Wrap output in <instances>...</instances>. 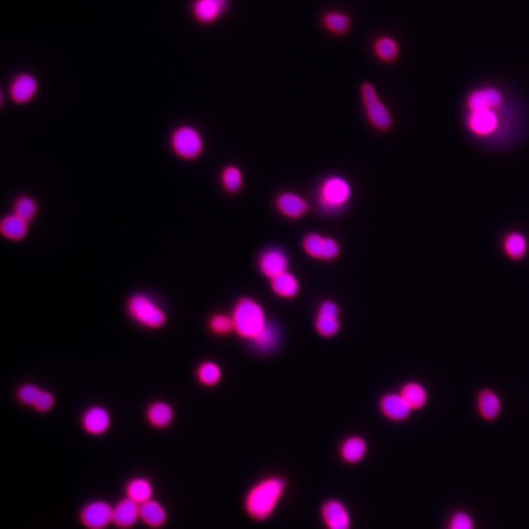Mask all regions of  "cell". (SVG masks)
I'll return each mask as SVG.
<instances>
[{
  "mask_svg": "<svg viewBox=\"0 0 529 529\" xmlns=\"http://www.w3.org/2000/svg\"><path fill=\"white\" fill-rule=\"evenodd\" d=\"M286 489V480L279 475H271L259 480L245 494V514L257 523L268 521L278 509Z\"/></svg>",
  "mask_w": 529,
  "mask_h": 529,
  "instance_id": "1",
  "label": "cell"
},
{
  "mask_svg": "<svg viewBox=\"0 0 529 529\" xmlns=\"http://www.w3.org/2000/svg\"><path fill=\"white\" fill-rule=\"evenodd\" d=\"M232 317L234 332L250 341H253L269 325L264 308L253 298H240L232 309Z\"/></svg>",
  "mask_w": 529,
  "mask_h": 529,
  "instance_id": "2",
  "label": "cell"
},
{
  "mask_svg": "<svg viewBox=\"0 0 529 529\" xmlns=\"http://www.w3.org/2000/svg\"><path fill=\"white\" fill-rule=\"evenodd\" d=\"M352 195V185L347 178L339 175L330 176L318 188V205L325 212H339L346 207Z\"/></svg>",
  "mask_w": 529,
  "mask_h": 529,
  "instance_id": "3",
  "label": "cell"
},
{
  "mask_svg": "<svg viewBox=\"0 0 529 529\" xmlns=\"http://www.w3.org/2000/svg\"><path fill=\"white\" fill-rule=\"evenodd\" d=\"M127 311L136 322L148 328L165 325L166 313L149 296L136 294L127 302Z\"/></svg>",
  "mask_w": 529,
  "mask_h": 529,
  "instance_id": "4",
  "label": "cell"
},
{
  "mask_svg": "<svg viewBox=\"0 0 529 529\" xmlns=\"http://www.w3.org/2000/svg\"><path fill=\"white\" fill-rule=\"evenodd\" d=\"M301 245L308 256L318 261H332L337 259L341 252L339 242L337 239L318 232L306 234Z\"/></svg>",
  "mask_w": 529,
  "mask_h": 529,
  "instance_id": "5",
  "label": "cell"
},
{
  "mask_svg": "<svg viewBox=\"0 0 529 529\" xmlns=\"http://www.w3.org/2000/svg\"><path fill=\"white\" fill-rule=\"evenodd\" d=\"M171 146L178 156L193 159L200 155L204 147L202 136L197 129L190 126L178 127L171 136Z\"/></svg>",
  "mask_w": 529,
  "mask_h": 529,
  "instance_id": "6",
  "label": "cell"
},
{
  "mask_svg": "<svg viewBox=\"0 0 529 529\" xmlns=\"http://www.w3.org/2000/svg\"><path fill=\"white\" fill-rule=\"evenodd\" d=\"M320 519L327 529H351L352 516L346 505L338 499H328L320 507Z\"/></svg>",
  "mask_w": 529,
  "mask_h": 529,
  "instance_id": "7",
  "label": "cell"
},
{
  "mask_svg": "<svg viewBox=\"0 0 529 529\" xmlns=\"http://www.w3.org/2000/svg\"><path fill=\"white\" fill-rule=\"evenodd\" d=\"M467 127L472 134L479 137L493 136L498 131L500 119L496 110L484 109L470 111Z\"/></svg>",
  "mask_w": 529,
  "mask_h": 529,
  "instance_id": "8",
  "label": "cell"
},
{
  "mask_svg": "<svg viewBox=\"0 0 529 529\" xmlns=\"http://www.w3.org/2000/svg\"><path fill=\"white\" fill-rule=\"evenodd\" d=\"M339 307L334 301L325 300L318 307L315 327L318 334L333 337L340 330Z\"/></svg>",
  "mask_w": 529,
  "mask_h": 529,
  "instance_id": "9",
  "label": "cell"
},
{
  "mask_svg": "<svg viewBox=\"0 0 529 529\" xmlns=\"http://www.w3.org/2000/svg\"><path fill=\"white\" fill-rule=\"evenodd\" d=\"M258 266L260 271L271 279L288 271L289 258L283 249L271 247L260 255Z\"/></svg>",
  "mask_w": 529,
  "mask_h": 529,
  "instance_id": "10",
  "label": "cell"
},
{
  "mask_svg": "<svg viewBox=\"0 0 529 529\" xmlns=\"http://www.w3.org/2000/svg\"><path fill=\"white\" fill-rule=\"evenodd\" d=\"M276 208L284 217L297 220L307 214L310 210V205L308 201L298 193L283 191L276 197Z\"/></svg>",
  "mask_w": 529,
  "mask_h": 529,
  "instance_id": "11",
  "label": "cell"
},
{
  "mask_svg": "<svg viewBox=\"0 0 529 529\" xmlns=\"http://www.w3.org/2000/svg\"><path fill=\"white\" fill-rule=\"evenodd\" d=\"M113 508L104 501H93L83 509V523L90 529H103L111 523Z\"/></svg>",
  "mask_w": 529,
  "mask_h": 529,
  "instance_id": "12",
  "label": "cell"
},
{
  "mask_svg": "<svg viewBox=\"0 0 529 529\" xmlns=\"http://www.w3.org/2000/svg\"><path fill=\"white\" fill-rule=\"evenodd\" d=\"M379 408L386 418L393 421L408 420L414 411L408 402L401 395L400 392L384 394L379 401Z\"/></svg>",
  "mask_w": 529,
  "mask_h": 529,
  "instance_id": "13",
  "label": "cell"
},
{
  "mask_svg": "<svg viewBox=\"0 0 529 529\" xmlns=\"http://www.w3.org/2000/svg\"><path fill=\"white\" fill-rule=\"evenodd\" d=\"M83 430L92 435H101L111 425V416L102 406H92L83 413L82 418Z\"/></svg>",
  "mask_w": 529,
  "mask_h": 529,
  "instance_id": "14",
  "label": "cell"
},
{
  "mask_svg": "<svg viewBox=\"0 0 529 529\" xmlns=\"http://www.w3.org/2000/svg\"><path fill=\"white\" fill-rule=\"evenodd\" d=\"M503 95L498 90L493 87L479 88L470 93L467 103L470 111L474 110L493 109L501 106Z\"/></svg>",
  "mask_w": 529,
  "mask_h": 529,
  "instance_id": "15",
  "label": "cell"
},
{
  "mask_svg": "<svg viewBox=\"0 0 529 529\" xmlns=\"http://www.w3.org/2000/svg\"><path fill=\"white\" fill-rule=\"evenodd\" d=\"M477 411L485 421H494L502 411V401L498 394L490 388L481 389L477 394Z\"/></svg>",
  "mask_w": 529,
  "mask_h": 529,
  "instance_id": "16",
  "label": "cell"
},
{
  "mask_svg": "<svg viewBox=\"0 0 529 529\" xmlns=\"http://www.w3.org/2000/svg\"><path fill=\"white\" fill-rule=\"evenodd\" d=\"M139 505L134 500L127 498L121 500L113 508L112 523L122 528H131L136 523L137 519L141 518Z\"/></svg>",
  "mask_w": 529,
  "mask_h": 529,
  "instance_id": "17",
  "label": "cell"
},
{
  "mask_svg": "<svg viewBox=\"0 0 529 529\" xmlns=\"http://www.w3.org/2000/svg\"><path fill=\"white\" fill-rule=\"evenodd\" d=\"M38 82L34 76L22 73L14 78L10 87V95L17 103L29 101L38 90Z\"/></svg>",
  "mask_w": 529,
  "mask_h": 529,
  "instance_id": "18",
  "label": "cell"
},
{
  "mask_svg": "<svg viewBox=\"0 0 529 529\" xmlns=\"http://www.w3.org/2000/svg\"><path fill=\"white\" fill-rule=\"evenodd\" d=\"M227 8V0H195L192 11L203 24H211L219 18Z\"/></svg>",
  "mask_w": 529,
  "mask_h": 529,
  "instance_id": "19",
  "label": "cell"
},
{
  "mask_svg": "<svg viewBox=\"0 0 529 529\" xmlns=\"http://www.w3.org/2000/svg\"><path fill=\"white\" fill-rule=\"evenodd\" d=\"M269 281H271V290L279 297L292 299L300 292L299 279L291 271H284Z\"/></svg>",
  "mask_w": 529,
  "mask_h": 529,
  "instance_id": "20",
  "label": "cell"
},
{
  "mask_svg": "<svg viewBox=\"0 0 529 529\" xmlns=\"http://www.w3.org/2000/svg\"><path fill=\"white\" fill-rule=\"evenodd\" d=\"M367 453V443L361 436H350L340 446V456L347 464H358Z\"/></svg>",
  "mask_w": 529,
  "mask_h": 529,
  "instance_id": "21",
  "label": "cell"
},
{
  "mask_svg": "<svg viewBox=\"0 0 529 529\" xmlns=\"http://www.w3.org/2000/svg\"><path fill=\"white\" fill-rule=\"evenodd\" d=\"M366 116L372 126L381 132L388 131L393 125V118L388 108L381 99L365 106Z\"/></svg>",
  "mask_w": 529,
  "mask_h": 529,
  "instance_id": "22",
  "label": "cell"
},
{
  "mask_svg": "<svg viewBox=\"0 0 529 529\" xmlns=\"http://www.w3.org/2000/svg\"><path fill=\"white\" fill-rule=\"evenodd\" d=\"M401 395L408 402L414 411L421 410L425 408L428 402V392L425 386L421 382L407 381L400 389Z\"/></svg>",
  "mask_w": 529,
  "mask_h": 529,
  "instance_id": "23",
  "label": "cell"
},
{
  "mask_svg": "<svg viewBox=\"0 0 529 529\" xmlns=\"http://www.w3.org/2000/svg\"><path fill=\"white\" fill-rule=\"evenodd\" d=\"M141 519L152 528H159L166 523V509L155 500H148L139 506Z\"/></svg>",
  "mask_w": 529,
  "mask_h": 529,
  "instance_id": "24",
  "label": "cell"
},
{
  "mask_svg": "<svg viewBox=\"0 0 529 529\" xmlns=\"http://www.w3.org/2000/svg\"><path fill=\"white\" fill-rule=\"evenodd\" d=\"M174 409L163 401H157L148 407L146 411L147 420L155 428H166L174 420Z\"/></svg>",
  "mask_w": 529,
  "mask_h": 529,
  "instance_id": "25",
  "label": "cell"
},
{
  "mask_svg": "<svg viewBox=\"0 0 529 529\" xmlns=\"http://www.w3.org/2000/svg\"><path fill=\"white\" fill-rule=\"evenodd\" d=\"M505 253L513 260H521L526 256L528 242L524 234L519 232H509L503 240Z\"/></svg>",
  "mask_w": 529,
  "mask_h": 529,
  "instance_id": "26",
  "label": "cell"
},
{
  "mask_svg": "<svg viewBox=\"0 0 529 529\" xmlns=\"http://www.w3.org/2000/svg\"><path fill=\"white\" fill-rule=\"evenodd\" d=\"M29 223L18 215L12 214L5 217L0 225L2 234L9 239L18 240L23 239L28 232Z\"/></svg>",
  "mask_w": 529,
  "mask_h": 529,
  "instance_id": "27",
  "label": "cell"
},
{
  "mask_svg": "<svg viewBox=\"0 0 529 529\" xmlns=\"http://www.w3.org/2000/svg\"><path fill=\"white\" fill-rule=\"evenodd\" d=\"M323 24L330 33L344 34L351 28V19L340 11H330L323 15Z\"/></svg>",
  "mask_w": 529,
  "mask_h": 529,
  "instance_id": "28",
  "label": "cell"
},
{
  "mask_svg": "<svg viewBox=\"0 0 529 529\" xmlns=\"http://www.w3.org/2000/svg\"><path fill=\"white\" fill-rule=\"evenodd\" d=\"M152 493H153V488L150 482L142 477L132 479L127 486V497L139 505L150 500Z\"/></svg>",
  "mask_w": 529,
  "mask_h": 529,
  "instance_id": "29",
  "label": "cell"
},
{
  "mask_svg": "<svg viewBox=\"0 0 529 529\" xmlns=\"http://www.w3.org/2000/svg\"><path fill=\"white\" fill-rule=\"evenodd\" d=\"M374 50L377 58L381 59L383 62H391L398 56L399 46L395 39L390 36H383L374 41Z\"/></svg>",
  "mask_w": 529,
  "mask_h": 529,
  "instance_id": "30",
  "label": "cell"
},
{
  "mask_svg": "<svg viewBox=\"0 0 529 529\" xmlns=\"http://www.w3.org/2000/svg\"><path fill=\"white\" fill-rule=\"evenodd\" d=\"M222 369L217 362L205 361L197 369V377L205 386H215L222 379Z\"/></svg>",
  "mask_w": 529,
  "mask_h": 529,
  "instance_id": "31",
  "label": "cell"
},
{
  "mask_svg": "<svg viewBox=\"0 0 529 529\" xmlns=\"http://www.w3.org/2000/svg\"><path fill=\"white\" fill-rule=\"evenodd\" d=\"M244 176L239 167H225L222 173V183L225 190L230 193H237L244 186Z\"/></svg>",
  "mask_w": 529,
  "mask_h": 529,
  "instance_id": "32",
  "label": "cell"
},
{
  "mask_svg": "<svg viewBox=\"0 0 529 529\" xmlns=\"http://www.w3.org/2000/svg\"><path fill=\"white\" fill-rule=\"evenodd\" d=\"M278 330L269 323L252 342L260 351L269 352L278 345Z\"/></svg>",
  "mask_w": 529,
  "mask_h": 529,
  "instance_id": "33",
  "label": "cell"
},
{
  "mask_svg": "<svg viewBox=\"0 0 529 529\" xmlns=\"http://www.w3.org/2000/svg\"><path fill=\"white\" fill-rule=\"evenodd\" d=\"M210 327L217 334H227L234 332V325L232 315L216 313L210 320Z\"/></svg>",
  "mask_w": 529,
  "mask_h": 529,
  "instance_id": "34",
  "label": "cell"
},
{
  "mask_svg": "<svg viewBox=\"0 0 529 529\" xmlns=\"http://www.w3.org/2000/svg\"><path fill=\"white\" fill-rule=\"evenodd\" d=\"M36 213V202L28 196H23L17 199L15 203V214L18 215L22 219L29 222L33 219Z\"/></svg>",
  "mask_w": 529,
  "mask_h": 529,
  "instance_id": "35",
  "label": "cell"
},
{
  "mask_svg": "<svg viewBox=\"0 0 529 529\" xmlns=\"http://www.w3.org/2000/svg\"><path fill=\"white\" fill-rule=\"evenodd\" d=\"M41 391H43V389L39 388L36 384L26 383L20 387L17 395H18L19 400L24 405L34 406Z\"/></svg>",
  "mask_w": 529,
  "mask_h": 529,
  "instance_id": "36",
  "label": "cell"
},
{
  "mask_svg": "<svg viewBox=\"0 0 529 529\" xmlns=\"http://www.w3.org/2000/svg\"><path fill=\"white\" fill-rule=\"evenodd\" d=\"M474 521L470 514L465 512H458L450 521V529H474Z\"/></svg>",
  "mask_w": 529,
  "mask_h": 529,
  "instance_id": "37",
  "label": "cell"
},
{
  "mask_svg": "<svg viewBox=\"0 0 529 529\" xmlns=\"http://www.w3.org/2000/svg\"><path fill=\"white\" fill-rule=\"evenodd\" d=\"M55 403V399L54 396L49 391L43 390L39 394L38 400L36 401L33 406L36 411H41V413H45L52 409Z\"/></svg>",
  "mask_w": 529,
  "mask_h": 529,
  "instance_id": "38",
  "label": "cell"
},
{
  "mask_svg": "<svg viewBox=\"0 0 529 529\" xmlns=\"http://www.w3.org/2000/svg\"><path fill=\"white\" fill-rule=\"evenodd\" d=\"M361 95L362 103H364L365 106L379 99L376 87H374V85H372V83L369 82L362 83L361 87Z\"/></svg>",
  "mask_w": 529,
  "mask_h": 529,
  "instance_id": "39",
  "label": "cell"
}]
</instances>
